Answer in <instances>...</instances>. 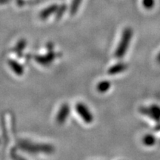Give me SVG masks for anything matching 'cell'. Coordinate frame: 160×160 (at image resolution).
<instances>
[{
	"instance_id": "5",
	"label": "cell",
	"mask_w": 160,
	"mask_h": 160,
	"mask_svg": "<svg viewBox=\"0 0 160 160\" xmlns=\"http://www.w3.org/2000/svg\"><path fill=\"white\" fill-rule=\"evenodd\" d=\"M110 87H111V83H110V82L103 81L98 85L97 88H98V91L99 92L103 93V92L107 91L110 88Z\"/></svg>"
},
{
	"instance_id": "9",
	"label": "cell",
	"mask_w": 160,
	"mask_h": 160,
	"mask_svg": "<svg viewBox=\"0 0 160 160\" xmlns=\"http://www.w3.org/2000/svg\"><path fill=\"white\" fill-rule=\"evenodd\" d=\"M157 61L160 63V53H159V54L158 55V57H157Z\"/></svg>"
},
{
	"instance_id": "2",
	"label": "cell",
	"mask_w": 160,
	"mask_h": 160,
	"mask_svg": "<svg viewBox=\"0 0 160 160\" xmlns=\"http://www.w3.org/2000/svg\"><path fill=\"white\" fill-rule=\"evenodd\" d=\"M141 111L157 122H160V108L158 106L153 105L149 108H142Z\"/></svg>"
},
{
	"instance_id": "1",
	"label": "cell",
	"mask_w": 160,
	"mask_h": 160,
	"mask_svg": "<svg viewBox=\"0 0 160 160\" xmlns=\"http://www.w3.org/2000/svg\"><path fill=\"white\" fill-rule=\"evenodd\" d=\"M132 36H133V31L131 28H127L124 30L120 42L115 52V56L117 58H122L125 56L128 48Z\"/></svg>"
},
{
	"instance_id": "6",
	"label": "cell",
	"mask_w": 160,
	"mask_h": 160,
	"mask_svg": "<svg viewBox=\"0 0 160 160\" xmlns=\"http://www.w3.org/2000/svg\"><path fill=\"white\" fill-rule=\"evenodd\" d=\"M143 142L146 145H152L155 143V138L151 134H147L143 138Z\"/></svg>"
},
{
	"instance_id": "3",
	"label": "cell",
	"mask_w": 160,
	"mask_h": 160,
	"mask_svg": "<svg viewBox=\"0 0 160 160\" xmlns=\"http://www.w3.org/2000/svg\"><path fill=\"white\" fill-rule=\"evenodd\" d=\"M77 109L80 116L82 117V119L86 122H91L93 121V117H92L91 112L88 110L85 105H82V104H79L77 106Z\"/></svg>"
},
{
	"instance_id": "4",
	"label": "cell",
	"mask_w": 160,
	"mask_h": 160,
	"mask_svg": "<svg viewBox=\"0 0 160 160\" xmlns=\"http://www.w3.org/2000/svg\"><path fill=\"white\" fill-rule=\"evenodd\" d=\"M126 68H127V65L124 63H118L112 66L109 69L108 73L109 74H117V73H119L124 71Z\"/></svg>"
},
{
	"instance_id": "8",
	"label": "cell",
	"mask_w": 160,
	"mask_h": 160,
	"mask_svg": "<svg viewBox=\"0 0 160 160\" xmlns=\"http://www.w3.org/2000/svg\"><path fill=\"white\" fill-rule=\"evenodd\" d=\"M80 2H81V0H73V4H72V7H71L72 13H75L76 11H77L78 8V7H79Z\"/></svg>"
},
{
	"instance_id": "7",
	"label": "cell",
	"mask_w": 160,
	"mask_h": 160,
	"mask_svg": "<svg viewBox=\"0 0 160 160\" xmlns=\"http://www.w3.org/2000/svg\"><path fill=\"white\" fill-rule=\"evenodd\" d=\"M56 9H57V6H56V5L51 6V7L48 8H47L43 11L42 14V17H48V16H49L51 13H53V12Z\"/></svg>"
}]
</instances>
